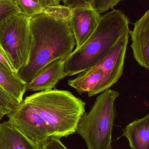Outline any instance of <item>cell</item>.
<instances>
[{
	"label": "cell",
	"instance_id": "ba28073f",
	"mask_svg": "<svg viewBox=\"0 0 149 149\" xmlns=\"http://www.w3.org/2000/svg\"><path fill=\"white\" fill-rule=\"evenodd\" d=\"M71 9L68 22L75 39L76 49L81 46L92 34L101 15L90 5Z\"/></svg>",
	"mask_w": 149,
	"mask_h": 149
},
{
	"label": "cell",
	"instance_id": "e0dca14e",
	"mask_svg": "<svg viewBox=\"0 0 149 149\" xmlns=\"http://www.w3.org/2000/svg\"><path fill=\"white\" fill-rule=\"evenodd\" d=\"M22 11L29 17L43 12L45 8L40 3L33 0H17Z\"/></svg>",
	"mask_w": 149,
	"mask_h": 149
},
{
	"label": "cell",
	"instance_id": "2e32d148",
	"mask_svg": "<svg viewBox=\"0 0 149 149\" xmlns=\"http://www.w3.org/2000/svg\"><path fill=\"white\" fill-rule=\"evenodd\" d=\"M20 103L14 97L7 93L0 86V109L4 115L12 113Z\"/></svg>",
	"mask_w": 149,
	"mask_h": 149
},
{
	"label": "cell",
	"instance_id": "277c9868",
	"mask_svg": "<svg viewBox=\"0 0 149 149\" xmlns=\"http://www.w3.org/2000/svg\"><path fill=\"white\" fill-rule=\"evenodd\" d=\"M120 95L118 91L111 88L102 92L90 111L81 116L76 132L85 140L87 149H112L115 102Z\"/></svg>",
	"mask_w": 149,
	"mask_h": 149
},
{
	"label": "cell",
	"instance_id": "9c48e42d",
	"mask_svg": "<svg viewBox=\"0 0 149 149\" xmlns=\"http://www.w3.org/2000/svg\"><path fill=\"white\" fill-rule=\"evenodd\" d=\"M131 31V48L135 59L139 65L149 70V10L134 23Z\"/></svg>",
	"mask_w": 149,
	"mask_h": 149
},
{
	"label": "cell",
	"instance_id": "6da1fadb",
	"mask_svg": "<svg viewBox=\"0 0 149 149\" xmlns=\"http://www.w3.org/2000/svg\"><path fill=\"white\" fill-rule=\"evenodd\" d=\"M68 19L56 18L42 12L30 18L31 46L27 64L17 72L26 84L48 64L64 60L73 51L76 42Z\"/></svg>",
	"mask_w": 149,
	"mask_h": 149
},
{
	"label": "cell",
	"instance_id": "7a4b0ae2",
	"mask_svg": "<svg viewBox=\"0 0 149 149\" xmlns=\"http://www.w3.org/2000/svg\"><path fill=\"white\" fill-rule=\"evenodd\" d=\"M129 20L120 10L101 16L96 29L85 42L64 60L67 76H73L96 65L126 33L130 34Z\"/></svg>",
	"mask_w": 149,
	"mask_h": 149
},
{
	"label": "cell",
	"instance_id": "8992f818",
	"mask_svg": "<svg viewBox=\"0 0 149 149\" xmlns=\"http://www.w3.org/2000/svg\"><path fill=\"white\" fill-rule=\"evenodd\" d=\"M7 116L8 121L35 143L41 145L51 136L47 125L34 109L23 100Z\"/></svg>",
	"mask_w": 149,
	"mask_h": 149
},
{
	"label": "cell",
	"instance_id": "ac0fdd59",
	"mask_svg": "<svg viewBox=\"0 0 149 149\" xmlns=\"http://www.w3.org/2000/svg\"><path fill=\"white\" fill-rule=\"evenodd\" d=\"M122 0H90V6L97 13L100 14L113 8Z\"/></svg>",
	"mask_w": 149,
	"mask_h": 149
},
{
	"label": "cell",
	"instance_id": "9a60e30c",
	"mask_svg": "<svg viewBox=\"0 0 149 149\" xmlns=\"http://www.w3.org/2000/svg\"><path fill=\"white\" fill-rule=\"evenodd\" d=\"M22 12L17 0H0V25L12 16Z\"/></svg>",
	"mask_w": 149,
	"mask_h": 149
},
{
	"label": "cell",
	"instance_id": "52a82bcc",
	"mask_svg": "<svg viewBox=\"0 0 149 149\" xmlns=\"http://www.w3.org/2000/svg\"><path fill=\"white\" fill-rule=\"evenodd\" d=\"M129 37V33L122 36L107 54L93 66L100 69L103 73L99 93L111 88L122 76Z\"/></svg>",
	"mask_w": 149,
	"mask_h": 149
},
{
	"label": "cell",
	"instance_id": "5b68a950",
	"mask_svg": "<svg viewBox=\"0 0 149 149\" xmlns=\"http://www.w3.org/2000/svg\"><path fill=\"white\" fill-rule=\"evenodd\" d=\"M30 18L20 12L0 25V46L8 56L17 72L29 60L31 46Z\"/></svg>",
	"mask_w": 149,
	"mask_h": 149
},
{
	"label": "cell",
	"instance_id": "7c38bea8",
	"mask_svg": "<svg viewBox=\"0 0 149 149\" xmlns=\"http://www.w3.org/2000/svg\"><path fill=\"white\" fill-rule=\"evenodd\" d=\"M103 78L102 71L93 67L80 72L74 79H69L68 85L80 94L87 93L88 97H91L99 93Z\"/></svg>",
	"mask_w": 149,
	"mask_h": 149
},
{
	"label": "cell",
	"instance_id": "ffe728a7",
	"mask_svg": "<svg viewBox=\"0 0 149 149\" xmlns=\"http://www.w3.org/2000/svg\"><path fill=\"white\" fill-rule=\"evenodd\" d=\"M0 63L9 71L15 75H17L9 57L4 50L0 46Z\"/></svg>",
	"mask_w": 149,
	"mask_h": 149
},
{
	"label": "cell",
	"instance_id": "7402d4cb",
	"mask_svg": "<svg viewBox=\"0 0 149 149\" xmlns=\"http://www.w3.org/2000/svg\"><path fill=\"white\" fill-rule=\"evenodd\" d=\"M38 1L45 8L50 6L59 5L62 0H38Z\"/></svg>",
	"mask_w": 149,
	"mask_h": 149
},
{
	"label": "cell",
	"instance_id": "3957f363",
	"mask_svg": "<svg viewBox=\"0 0 149 149\" xmlns=\"http://www.w3.org/2000/svg\"><path fill=\"white\" fill-rule=\"evenodd\" d=\"M24 101L47 125L52 137L59 139L74 134L85 113L86 103L66 90L42 91L27 96Z\"/></svg>",
	"mask_w": 149,
	"mask_h": 149
},
{
	"label": "cell",
	"instance_id": "30bf717a",
	"mask_svg": "<svg viewBox=\"0 0 149 149\" xmlns=\"http://www.w3.org/2000/svg\"><path fill=\"white\" fill-rule=\"evenodd\" d=\"M67 76L65 71L64 59H56L45 65L27 83L26 92L51 90L59 81Z\"/></svg>",
	"mask_w": 149,
	"mask_h": 149
},
{
	"label": "cell",
	"instance_id": "cb8c5ba5",
	"mask_svg": "<svg viewBox=\"0 0 149 149\" xmlns=\"http://www.w3.org/2000/svg\"><path fill=\"white\" fill-rule=\"evenodd\" d=\"M33 1H35L36 2L39 3L38 0H33Z\"/></svg>",
	"mask_w": 149,
	"mask_h": 149
},
{
	"label": "cell",
	"instance_id": "44dd1931",
	"mask_svg": "<svg viewBox=\"0 0 149 149\" xmlns=\"http://www.w3.org/2000/svg\"><path fill=\"white\" fill-rule=\"evenodd\" d=\"M90 0H62L64 5L71 8L84 7L89 5Z\"/></svg>",
	"mask_w": 149,
	"mask_h": 149
},
{
	"label": "cell",
	"instance_id": "8fae6325",
	"mask_svg": "<svg viewBox=\"0 0 149 149\" xmlns=\"http://www.w3.org/2000/svg\"><path fill=\"white\" fill-rule=\"evenodd\" d=\"M0 149H41L9 121L0 124Z\"/></svg>",
	"mask_w": 149,
	"mask_h": 149
},
{
	"label": "cell",
	"instance_id": "603a6c76",
	"mask_svg": "<svg viewBox=\"0 0 149 149\" xmlns=\"http://www.w3.org/2000/svg\"><path fill=\"white\" fill-rule=\"evenodd\" d=\"M5 115L2 112L1 110L0 109V121L1 120L2 118L3 117V116Z\"/></svg>",
	"mask_w": 149,
	"mask_h": 149
},
{
	"label": "cell",
	"instance_id": "5bb4252c",
	"mask_svg": "<svg viewBox=\"0 0 149 149\" xmlns=\"http://www.w3.org/2000/svg\"><path fill=\"white\" fill-rule=\"evenodd\" d=\"M26 85L17 75L9 71L0 63V86L20 103L23 100Z\"/></svg>",
	"mask_w": 149,
	"mask_h": 149
},
{
	"label": "cell",
	"instance_id": "4fadbf2b",
	"mask_svg": "<svg viewBox=\"0 0 149 149\" xmlns=\"http://www.w3.org/2000/svg\"><path fill=\"white\" fill-rule=\"evenodd\" d=\"M132 149H149V114L135 120L123 130Z\"/></svg>",
	"mask_w": 149,
	"mask_h": 149
},
{
	"label": "cell",
	"instance_id": "d6986e66",
	"mask_svg": "<svg viewBox=\"0 0 149 149\" xmlns=\"http://www.w3.org/2000/svg\"><path fill=\"white\" fill-rule=\"evenodd\" d=\"M41 149H67L60 139L54 137L47 138L41 145Z\"/></svg>",
	"mask_w": 149,
	"mask_h": 149
}]
</instances>
